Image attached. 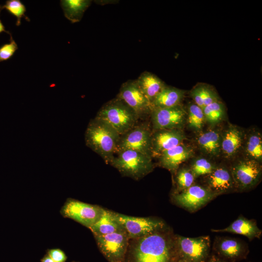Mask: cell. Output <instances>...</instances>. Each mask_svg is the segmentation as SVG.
I'll list each match as a JSON object with an SVG mask.
<instances>
[{"label": "cell", "mask_w": 262, "mask_h": 262, "mask_svg": "<svg viewBox=\"0 0 262 262\" xmlns=\"http://www.w3.org/2000/svg\"><path fill=\"white\" fill-rule=\"evenodd\" d=\"M206 262H228L218 256L216 254H212L209 256Z\"/></svg>", "instance_id": "836d02e7"}, {"label": "cell", "mask_w": 262, "mask_h": 262, "mask_svg": "<svg viewBox=\"0 0 262 262\" xmlns=\"http://www.w3.org/2000/svg\"><path fill=\"white\" fill-rule=\"evenodd\" d=\"M2 32H5L8 33L9 35H10L11 36H12L11 33L9 31H7L5 30L4 25L2 23L1 20L0 19V33H1Z\"/></svg>", "instance_id": "d590c367"}, {"label": "cell", "mask_w": 262, "mask_h": 262, "mask_svg": "<svg viewBox=\"0 0 262 262\" xmlns=\"http://www.w3.org/2000/svg\"><path fill=\"white\" fill-rule=\"evenodd\" d=\"M183 96V91L165 85L152 102V109L172 107L180 105Z\"/></svg>", "instance_id": "44dd1931"}, {"label": "cell", "mask_w": 262, "mask_h": 262, "mask_svg": "<svg viewBox=\"0 0 262 262\" xmlns=\"http://www.w3.org/2000/svg\"><path fill=\"white\" fill-rule=\"evenodd\" d=\"M103 209L77 200L69 199L63 206L61 214L89 229L100 217Z\"/></svg>", "instance_id": "8fae6325"}, {"label": "cell", "mask_w": 262, "mask_h": 262, "mask_svg": "<svg viewBox=\"0 0 262 262\" xmlns=\"http://www.w3.org/2000/svg\"><path fill=\"white\" fill-rule=\"evenodd\" d=\"M176 261L206 262L210 256L211 240L209 236L195 238L177 235L174 237Z\"/></svg>", "instance_id": "5b68a950"}, {"label": "cell", "mask_w": 262, "mask_h": 262, "mask_svg": "<svg viewBox=\"0 0 262 262\" xmlns=\"http://www.w3.org/2000/svg\"><path fill=\"white\" fill-rule=\"evenodd\" d=\"M91 1L90 0H62L60 3L65 17L71 22L76 23L81 21Z\"/></svg>", "instance_id": "cb8c5ba5"}, {"label": "cell", "mask_w": 262, "mask_h": 262, "mask_svg": "<svg viewBox=\"0 0 262 262\" xmlns=\"http://www.w3.org/2000/svg\"><path fill=\"white\" fill-rule=\"evenodd\" d=\"M150 115L153 131L180 129L186 119L185 111L180 105L152 108Z\"/></svg>", "instance_id": "4fadbf2b"}, {"label": "cell", "mask_w": 262, "mask_h": 262, "mask_svg": "<svg viewBox=\"0 0 262 262\" xmlns=\"http://www.w3.org/2000/svg\"><path fill=\"white\" fill-rule=\"evenodd\" d=\"M110 165L122 176L135 180L143 178L154 168L152 158L132 149L117 152Z\"/></svg>", "instance_id": "277c9868"}, {"label": "cell", "mask_w": 262, "mask_h": 262, "mask_svg": "<svg viewBox=\"0 0 262 262\" xmlns=\"http://www.w3.org/2000/svg\"><path fill=\"white\" fill-rule=\"evenodd\" d=\"M191 95L195 104L202 109L206 106L218 100L215 93L205 86L195 87L191 91Z\"/></svg>", "instance_id": "d4e9b609"}, {"label": "cell", "mask_w": 262, "mask_h": 262, "mask_svg": "<svg viewBox=\"0 0 262 262\" xmlns=\"http://www.w3.org/2000/svg\"><path fill=\"white\" fill-rule=\"evenodd\" d=\"M120 136L109 125L95 117L87 127L84 139L88 147L110 164L116 153Z\"/></svg>", "instance_id": "7a4b0ae2"}, {"label": "cell", "mask_w": 262, "mask_h": 262, "mask_svg": "<svg viewBox=\"0 0 262 262\" xmlns=\"http://www.w3.org/2000/svg\"><path fill=\"white\" fill-rule=\"evenodd\" d=\"M3 9H5L16 17L17 26L20 25L22 18H24L27 21H30L29 18L25 14L26 11L25 6L19 0H6L5 4L0 5V12Z\"/></svg>", "instance_id": "83f0119b"}, {"label": "cell", "mask_w": 262, "mask_h": 262, "mask_svg": "<svg viewBox=\"0 0 262 262\" xmlns=\"http://www.w3.org/2000/svg\"><path fill=\"white\" fill-rule=\"evenodd\" d=\"M245 150L248 158L260 163L262 159V140L260 133L254 132L249 135L246 140Z\"/></svg>", "instance_id": "484cf974"}, {"label": "cell", "mask_w": 262, "mask_h": 262, "mask_svg": "<svg viewBox=\"0 0 262 262\" xmlns=\"http://www.w3.org/2000/svg\"><path fill=\"white\" fill-rule=\"evenodd\" d=\"M205 119L202 109L196 104L188 107L187 123L189 127L193 130L199 131L203 128Z\"/></svg>", "instance_id": "f1b7e54d"}, {"label": "cell", "mask_w": 262, "mask_h": 262, "mask_svg": "<svg viewBox=\"0 0 262 262\" xmlns=\"http://www.w3.org/2000/svg\"><path fill=\"white\" fill-rule=\"evenodd\" d=\"M116 97L130 107L139 119L150 115L151 105L139 88L135 80H130L124 82Z\"/></svg>", "instance_id": "7c38bea8"}, {"label": "cell", "mask_w": 262, "mask_h": 262, "mask_svg": "<svg viewBox=\"0 0 262 262\" xmlns=\"http://www.w3.org/2000/svg\"><path fill=\"white\" fill-rule=\"evenodd\" d=\"M128 248L125 262H175L174 238L163 230L136 239Z\"/></svg>", "instance_id": "6da1fadb"}, {"label": "cell", "mask_w": 262, "mask_h": 262, "mask_svg": "<svg viewBox=\"0 0 262 262\" xmlns=\"http://www.w3.org/2000/svg\"><path fill=\"white\" fill-rule=\"evenodd\" d=\"M95 237L100 252L109 262H125L130 239L124 229Z\"/></svg>", "instance_id": "ba28073f"}, {"label": "cell", "mask_w": 262, "mask_h": 262, "mask_svg": "<svg viewBox=\"0 0 262 262\" xmlns=\"http://www.w3.org/2000/svg\"><path fill=\"white\" fill-rule=\"evenodd\" d=\"M194 154L193 148L183 143L166 150L158 156L160 165L171 172H175L180 165Z\"/></svg>", "instance_id": "e0dca14e"}, {"label": "cell", "mask_w": 262, "mask_h": 262, "mask_svg": "<svg viewBox=\"0 0 262 262\" xmlns=\"http://www.w3.org/2000/svg\"><path fill=\"white\" fill-rule=\"evenodd\" d=\"M41 262H54L52 258L47 254L41 260Z\"/></svg>", "instance_id": "e575fe53"}, {"label": "cell", "mask_w": 262, "mask_h": 262, "mask_svg": "<svg viewBox=\"0 0 262 262\" xmlns=\"http://www.w3.org/2000/svg\"><path fill=\"white\" fill-rule=\"evenodd\" d=\"M204 177V185L217 196L237 191L230 170L225 167L216 166L212 173Z\"/></svg>", "instance_id": "9a60e30c"}, {"label": "cell", "mask_w": 262, "mask_h": 262, "mask_svg": "<svg viewBox=\"0 0 262 262\" xmlns=\"http://www.w3.org/2000/svg\"></svg>", "instance_id": "74e56055"}, {"label": "cell", "mask_w": 262, "mask_h": 262, "mask_svg": "<svg viewBox=\"0 0 262 262\" xmlns=\"http://www.w3.org/2000/svg\"><path fill=\"white\" fill-rule=\"evenodd\" d=\"M202 110L205 121L212 125L219 123L225 115L224 106L219 100L206 106Z\"/></svg>", "instance_id": "4316f807"}, {"label": "cell", "mask_w": 262, "mask_h": 262, "mask_svg": "<svg viewBox=\"0 0 262 262\" xmlns=\"http://www.w3.org/2000/svg\"><path fill=\"white\" fill-rule=\"evenodd\" d=\"M48 254L54 262H65L66 256L65 253L60 249H51L48 250Z\"/></svg>", "instance_id": "d6a6232c"}, {"label": "cell", "mask_w": 262, "mask_h": 262, "mask_svg": "<svg viewBox=\"0 0 262 262\" xmlns=\"http://www.w3.org/2000/svg\"><path fill=\"white\" fill-rule=\"evenodd\" d=\"M213 249L217 256L231 262L245 259L249 251L247 246L244 242L229 237H216Z\"/></svg>", "instance_id": "5bb4252c"}, {"label": "cell", "mask_w": 262, "mask_h": 262, "mask_svg": "<svg viewBox=\"0 0 262 262\" xmlns=\"http://www.w3.org/2000/svg\"><path fill=\"white\" fill-rule=\"evenodd\" d=\"M221 134L214 130L201 133L197 137V144L200 148L211 156H218L221 152Z\"/></svg>", "instance_id": "603a6c76"}, {"label": "cell", "mask_w": 262, "mask_h": 262, "mask_svg": "<svg viewBox=\"0 0 262 262\" xmlns=\"http://www.w3.org/2000/svg\"><path fill=\"white\" fill-rule=\"evenodd\" d=\"M217 196L205 185L194 183L179 192H174L172 199L179 207L190 213L195 212L206 206Z\"/></svg>", "instance_id": "30bf717a"}, {"label": "cell", "mask_w": 262, "mask_h": 262, "mask_svg": "<svg viewBox=\"0 0 262 262\" xmlns=\"http://www.w3.org/2000/svg\"><path fill=\"white\" fill-rule=\"evenodd\" d=\"M95 117L109 125L120 135L135 126L139 120L135 112L117 97L104 104Z\"/></svg>", "instance_id": "3957f363"}, {"label": "cell", "mask_w": 262, "mask_h": 262, "mask_svg": "<svg viewBox=\"0 0 262 262\" xmlns=\"http://www.w3.org/2000/svg\"><path fill=\"white\" fill-rule=\"evenodd\" d=\"M151 136L152 131L146 122L138 123L120 136L116 152L124 149H132L152 158Z\"/></svg>", "instance_id": "8992f818"}, {"label": "cell", "mask_w": 262, "mask_h": 262, "mask_svg": "<svg viewBox=\"0 0 262 262\" xmlns=\"http://www.w3.org/2000/svg\"><path fill=\"white\" fill-rule=\"evenodd\" d=\"M229 170L237 191L244 192L251 189L261 179L260 163L248 158L235 163Z\"/></svg>", "instance_id": "52a82bcc"}, {"label": "cell", "mask_w": 262, "mask_h": 262, "mask_svg": "<svg viewBox=\"0 0 262 262\" xmlns=\"http://www.w3.org/2000/svg\"><path fill=\"white\" fill-rule=\"evenodd\" d=\"M175 172L176 190L175 192L184 190L195 183L196 178L189 168H178Z\"/></svg>", "instance_id": "f546056e"}, {"label": "cell", "mask_w": 262, "mask_h": 262, "mask_svg": "<svg viewBox=\"0 0 262 262\" xmlns=\"http://www.w3.org/2000/svg\"><path fill=\"white\" fill-rule=\"evenodd\" d=\"M89 229L95 236L113 233L123 229L115 218L113 212L103 209L99 218Z\"/></svg>", "instance_id": "7402d4cb"}, {"label": "cell", "mask_w": 262, "mask_h": 262, "mask_svg": "<svg viewBox=\"0 0 262 262\" xmlns=\"http://www.w3.org/2000/svg\"><path fill=\"white\" fill-rule=\"evenodd\" d=\"M221 152L227 158L235 156L242 146L244 134L237 127L230 125L221 134Z\"/></svg>", "instance_id": "d6986e66"}, {"label": "cell", "mask_w": 262, "mask_h": 262, "mask_svg": "<svg viewBox=\"0 0 262 262\" xmlns=\"http://www.w3.org/2000/svg\"><path fill=\"white\" fill-rule=\"evenodd\" d=\"M185 139L180 129L154 131L151 136L152 157H158L163 152L183 143Z\"/></svg>", "instance_id": "2e32d148"}, {"label": "cell", "mask_w": 262, "mask_h": 262, "mask_svg": "<svg viewBox=\"0 0 262 262\" xmlns=\"http://www.w3.org/2000/svg\"><path fill=\"white\" fill-rule=\"evenodd\" d=\"M175 262H190L187 261L183 260H178L176 261Z\"/></svg>", "instance_id": "8d00e7d4"}, {"label": "cell", "mask_w": 262, "mask_h": 262, "mask_svg": "<svg viewBox=\"0 0 262 262\" xmlns=\"http://www.w3.org/2000/svg\"><path fill=\"white\" fill-rule=\"evenodd\" d=\"M135 80L151 105L155 97L165 86L157 76L148 71L142 72Z\"/></svg>", "instance_id": "ffe728a7"}, {"label": "cell", "mask_w": 262, "mask_h": 262, "mask_svg": "<svg viewBox=\"0 0 262 262\" xmlns=\"http://www.w3.org/2000/svg\"><path fill=\"white\" fill-rule=\"evenodd\" d=\"M115 220L127 232L129 239H136L164 229L165 224L159 219L137 217L113 212Z\"/></svg>", "instance_id": "9c48e42d"}, {"label": "cell", "mask_w": 262, "mask_h": 262, "mask_svg": "<svg viewBox=\"0 0 262 262\" xmlns=\"http://www.w3.org/2000/svg\"><path fill=\"white\" fill-rule=\"evenodd\" d=\"M17 49V44L10 36V42L0 47V62L10 59Z\"/></svg>", "instance_id": "1f68e13d"}, {"label": "cell", "mask_w": 262, "mask_h": 262, "mask_svg": "<svg viewBox=\"0 0 262 262\" xmlns=\"http://www.w3.org/2000/svg\"><path fill=\"white\" fill-rule=\"evenodd\" d=\"M216 166L206 159L199 158L192 163L189 168L196 179L200 176H205L210 174Z\"/></svg>", "instance_id": "4dcf8cb0"}, {"label": "cell", "mask_w": 262, "mask_h": 262, "mask_svg": "<svg viewBox=\"0 0 262 262\" xmlns=\"http://www.w3.org/2000/svg\"><path fill=\"white\" fill-rule=\"evenodd\" d=\"M213 232H228L243 235L249 240L260 238L262 231L258 227L257 222L253 219H248L242 215L231 223L228 227L222 229H212Z\"/></svg>", "instance_id": "ac0fdd59"}]
</instances>
